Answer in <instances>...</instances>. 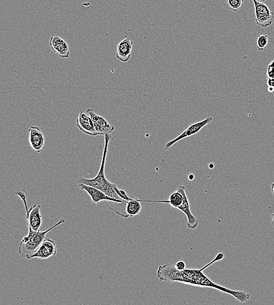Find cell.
I'll return each instance as SVG.
<instances>
[{"mask_svg":"<svg viewBox=\"0 0 274 305\" xmlns=\"http://www.w3.org/2000/svg\"><path fill=\"white\" fill-rule=\"evenodd\" d=\"M224 257L223 253H218L214 259L201 269H185L179 270L175 265L165 264L158 267L157 277L161 282H177L198 287H210L220 290L221 292L232 295L241 304L246 303L250 300L251 296L243 290H235L220 286L210 280L203 272L204 270L216 262L220 261Z\"/></svg>","mask_w":274,"mask_h":305,"instance_id":"obj_1","label":"cell"},{"mask_svg":"<svg viewBox=\"0 0 274 305\" xmlns=\"http://www.w3.org/2000/svg\"><path fill=\"white\" fill-rule=\"evenodd\" d=\"M104 137L105 145L99 172H98L96 176L93 178L79 177L77 178L76 182L77 185L84 184V185L94 187V188L99 189L104 192L109 197L114 198L116 197L117 194V186L115 184L112 183L106 179L105 174V163L106 156H107L109 143L112 139H114V138L111 136V134H106Z\"/></svg>","mask_w":274,"mask_h":305,"instance_id":"obj_2","label":"cell"},{"mask_svg":"<svg viewBox=\"0 0 274 305\" xmlns=\"http://www.w3.org/2000/svg\"><path fill=\"white\" fill-rule=\"evenodd\" d=\"M65 222L66 220L62 218L58 223L45 231H34L31 227H28L29 232L27 236L22 238L19 244L18 255L27 258L29 256L34 254L41 245L43 241L45 240L48 233Z\"/></svg>","mask_w":274,"mask_h":305,"instance_id":"obj_3","label":"cell"},{"mask_svg":"<svg viewBox=\"0 0 274 305\" xmlns=\"http://www.w3.org/2000/svg\"><path fill=\"white\" fill-rule=\"evenodd\" d=\"M255 6L256 22L258 27L267 28L272 25L274 14L266 4L257 0H253Z\"/></svg>","mask_w":274,"mask_h":305,"instance_id":"obj_4","label":"cell"},{"mask_svg":"<svg viewBox=\"0 0 274 305\" xmlns=\"http://www.w3.org/2000/svg\"><path fill=\"white\" fill-rule=\"evenodd\" d=\"M213 117L209 116L206 117V119L201 121V122L194 123V124L189 126V127L187 128L185 131H184L183 133L179 135V136L177 137H176L175 139L170 140L168 143H167L165 146V149L166 150H168L174 145V144L178 142L179 141H180L182 139H186V138L192 136L193 135L198 133L202 129L205 127V126L209 125V123H211Z\"/></svg>","mask_w":274,"mask_h":305,"instance_id":"obj_5","label":"cell"},{"mask_svg":"<svg viewBox=\"0 0 274 305\" xmlns=\"http://www.w3.org/2000/svg\"><path fill=\"white\" fill-rule=\"evenodd\" d=\"M79 188L81 191H85L90 196L92 201L94 204H99L101 201H111L119 204H127L128 201L127 200H119L115 199V198L109 197L104 192L100 191L94 187L84 185V184H79Z\"/></svg>","mask_w":274,"mask_h":305,"instance_id":"obj_6","label":"cell"},{"mask_svg":"<svg viewBox=\"0 0 274 305\" xmlns=\"http://www.w3.org/2000/svg\"><path fill=\"white\" fill-rule=\"evenodd\" d=\"M57 254L55 241L51 239L46 238L34 254L29 256L28 260L33 258H39L41 260L50 258Z\"/></svg>","mask_w":274,"mask_h":305,"instance_id":"obj_7","label":"cell"},{"mask_svg":"<svg viewBox=\"0 0 274 305\" xmlns=\"http://www.w3.org/2000/svg\"><path fill=\"white\" fill-rule=\"evenodd\" d=\"M86 113L93 120L98 134L105 136L106 134H111L114 131V126L109 124L104 118L95 113L93 109H88Z\"/></svg>","mask_w":274,"mask_h":305,"instance_id":"obj_8","label":"cell"},{"mask_svg":"<svg viewBox=\"0 0 274 305\" xmlns=\"http://www.w3.org/2000/svg\"><path fill=\"white\" fill-rule=\"evenodd\" d=\"M29 142L31 148L37 152H40L45 145V138L41 129L32 126L28 129Z\"/></svg>","mask_w":274,"mask_h":305,"instance_id":"obj_9","label":"cell"},{"mask_svg":"<svg viewBox=\"0 0 274 305\" xmlns=\"http://www.w3.org/2000/svg\"><path fill=\"white\" fill-rule=\"evenodd\" d=\"M76 125L77 128L84 133L91 136H97L99 135L91 117L83 112H80L79 117H77Z\"/></svg>","mask_w":274,"mask_h":305,"instance_id":"obj_10","label":"cell"},{"mask_svg":"<svg viewBox=\"0 0 274 305\" xmlns=\"http://www.w3.org/2000/svg\"><path fill=\"white\" fill-rule=\"evenodd\" d=\"M134 42L128 36H125L117 46L116 57L122 62H128L131 58V53Z\"/></svg>","mask_w":274,"mask_h":305,"instance_id":"obj_11","label":"cell"},{"mask_svg":"<svg viewBox=\"0 0 274 305\" xmlns=\"http://www.w3.org/2000/svg\"><path fill=\"white\" fill-rule=\"evenodd\" d=\"M40 205H34L31 207L28 211H26L27 214V225L34 231H39L42 224V217L40 214Z\"/></svg>","mask_w":274,"mask_h":305,"instance_id":"obj_12","label":"cell"},{"mask_svg":"<svg viewBox=\"0 0 274 305\" xmlns=\"http://www.w3.org/2000/svg\"><path fill=\"white\" fill-rule=\"evenodd\" d=\"M50 45L54 53L62 58H67L70 56V49L67 42L60 37H51Z\"/></svg>","mask_w":274,"mask_h":305,"instance_id":"obj_13","label":"cell"},{"mask_svg":"<svg viewBox=\"0 0 274 305\" xmlns=\"http://www.w3.org/2000/svg\"><path fill=\"white\" fill-rule=\"evenodd\" d=\"M178 210L183 212L187 217V227L191 229H195L197 228L199 225V220L192 214L191 209H190L189 203L187 194H184V201L182 205L178 207Z\"/></svg>","mask_w":274,"mask_h":305,"instance_id":"obj_14","label":"cell"},{"mask_svg":"<svg viewBox=\"0 0 274 305\" xmlns=\"http://www.w3.org/2000/svg\"><path fill=\"white\" fill-rule=\"evenodd\" d=\"M186 191L185 186H178L177 191L172 192L171 194L170 195L167 203H169L174 208L178 209V207L181 206L183 203L184 194L186 193Z\"/></svg>","mask_w":274,"mask_h":305,"instance_id":"obj_15","label":"cell"},{"mask_svg":"<svg viewBox=\"0 0 274 305\" xmlns=\"http://www.w3.org/2000/svg\"><path fill=\"white\" fill-rule=\"evenodd\" d=\"M142 200H138L137 198H133L132 200L127 202L126 212L129 217H133L139 215L142 211L143 204L141 203Z\"/></svg>","mask_w":274,"mask_h":305,"instance_id":"obj_16","label":"cell"},{"mask_svg":"<svg viewBox=\"0 0 274 305\" xmlns=\"http://www.w3.org/2000/svg\"><path fill=\"white\" fill-rule=\"evenodd\" d=\"M244 0H226L228 8L233 11H238L242 6Z\"/></svg>","mask_w":274,"mask_h":305,"instance_id":"obj_17","label":"cell"},{"mask_svg":"<svg viewBox=\"0 0 274 305\" xmlns=\"http://www.w3.org/2000/svg\"><path fill=\"white\" fill-rule=\"evenodd\" d=\"M268 43V36L267 35L259 36L257 41L258 51H262L267 47Z\"/></svg>","mask_w":274,"mask_h":305,"instance_id":"obj_18","label":"cell"},{"mask_svg":"<svg viewBox=\"0 0 274 305\" xmlns=\"http://www.w3.org/2000/svg\"><path fill=\"white\" fill-rule=\"evenodd\" d=\"M15 194L17 195H18L20 198H21L23 201V203H24L26 211H28V202H27V197L28 193L27 191H25L24 189H20L17 191L15 192Z\"/></svg>","mask_w":274,"mask_h":305,"instance_id":"obj_19","label":"cell"},{"mask_svg":"<svg viewBox=\"0 0 274 305\" xmlns=\"http://www.w3.org/2000/svg\"><path fill=\"white\" fill-rule=\"evenodd\" d=\"M267 77V78L274 79V60L268 65Z\"/></svg>","mask_w":274,"mask_h":305,"instance_id":"obj_20","label":"cell"},{"mask_svg":"<svg viewBox=\"0 0 274 305\" xmlns=\"http://www.w3.org/2000/svg\"><path fill=\"white\" fill-rule=\"evenodd\" d=\"M267 84L268 86V91L270 93H273L274 92V79L267 78Z\"/></svg>","mask_w":274,"mask_h":305,"instance_id":"obj_21","label":"cell"},{"mask_svg":"<svg viewBox=\"0 0 274 305\" xmlns=\"http://www.w3.org/2000/svg\"><path fill=\"white\" fill-rule=\"evenodd\" d=\"M176 269L179 270H183L186 269V264L183 261H179L175 264Z\"/></svg>","mask_w":274,"mask_h":305,"instance_id":"obj_22","label":"cell"},{"mask_svg":"<svg viewBox=\"0 0 274 305\" xmlns=\"http://www.w3.org/2000/svg\"><path fill=\"white\" fill-rule=\"evenodd\" d=\"M271 223L274 226V212L271 215Z\"/></svg>","mask_w":274,"mask_h":305,"instance_id":"obj_23","label":"cell"},{"mask_svg":"<svg viewBox=\"0 0 274 305\" xmlns=\"http://www.w3.org/2000/svg\"><path fill=\"white\" fill-rule=\"evenodd\" d=\"M271 191H272L273 194L274 195V182L271 185Z\"/></svg>","mask_w":274,"mask_h":305,"instance_id":"obj_24","label":"cell"},{"mask_svg":"<svg viewBox=\"0 0 274 305\" xmlns=\"http://www.w3.org/2000/svg\"><path fill=\"white\" fill-rule=\"evenodd\" d=\"M261 1H267V0H261Z\"/></svg>","mask_w":274,"mask_h":305,"instance_id":"obj_25","label":"cell"}]
</instances>
